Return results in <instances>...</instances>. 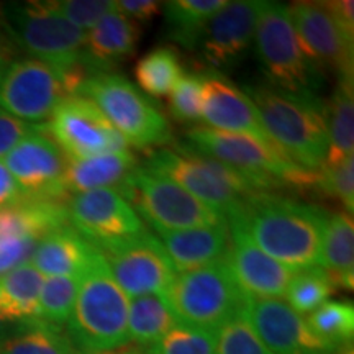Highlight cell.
<instances>
[{"label":"cell","mask_w":354,"mask_h":354,"mask_svg":"<svg viewBox=\"0 0 354 354\" xmlns=\"http://www.w3.org/2000/svg\"><path fill=\"white\" fill-rule=\"evenodd\" d=\"M264 131L274 145L305 171L317 172L326 161L325 102L317 95H294L268 84L246 87Z\"/></svg>","instance_id":"2"},{"label":"cell","mask_w":354,"mask_h":354,"mask_svg":"<svg viewBox=\"0 0 354 354\" xmlns=\"http://www.w3.org/2000/svg\"><path fill=\"white\" fill-rule=\"evenodd\" d=\"M2 162L30 201L63 202L71 197L66 189L68 158L48 135L46 127L26 136Z\"/></svg>","instance_id":"15"},{"label":"cell","mask_w":354,"mask_h":354,"mask_svg":"<svg viewBox=\"0 0 354 354\" xmlns=\"http://www.w3.org/2000/svg\"><path fill=\"white\" fill-rule=\"evenodd\" d=\"M91 76L86 64L61 73L33 57L13 61L0 73V109L24 122L43 125L68 97L77 95Z\"/></svg>","instance_id":"6"},{"label":"cell","mask_w":354,"mask_h":354,"mask_svg":"<svg viewBox=\"0 0 354 354\" xmlns=\"http://www.w3.org/2000/svg\"><path fill=\"white\" fill-rule=\"evenodd\" d=\"M326 212L304 203L259 192L246 198L227 218L238 225L263 253L292 271L320 266Z\"/></svg>","instance_id":"1"},{"label":"cell","mask_w":354,"mask_h":354,"mask_svg":"<svg viewBox=\"0 0 354 354\" xmlns=\"http://www.w3.org/2000/svg\"><path fill=\"white\" fill-rule=\"evenodd\" d=\"M81 277H46L39 292L37 320L64 330L77 299Z\"/></svg>","instance_id":"34"},{"label":"cell","mask_w":354,"mask_h":354,"mask_svg":"<svg viewBox=\"0 0 354 354\" xmlns=\"http://www.w3.org/2000/svg\"><path fill=\"white\" fill-rule=\"evenodd\" d=\"M308 328L320 342L336 351L339 348L351 346L354 336V308L351 302H326L320 308L310 313L307 318Z\"/></svg>","instance_id":"31"},{"label":"cell","mask_w":354,"mask_h":354,"mask_svg":"<svg viewBox=\"0 0 354 354\" xmlns=\"http://www.w3.org/2000/svg\"><path fill=\"white\" fill-rule=\"evenodd\" d=\"M342 354H354V353H353V348H351V346L346 348V349H344V351H343Z\"/></svg>","instance_id":"48"},{"label":"cell","mask_w":354,"mask_h":354,"mask_svg":"<svg viewBox=\"0 0 354 354\" xmlns=\"http://www.w3.org/2000/svg\"><path fill=\"white\" fill-rule=\"evenodd\" d=\"M118 192L156 233L227 223L218 212L190 196L169 177L140 165L128 176Z\"/></svg>","instance_id":"11"},{"label":"cell","mask_w":354,"mask_h":354,"mask_svg":"<svg viewBox=\"0 0 354 354\" xmlns=\"http://www.w3.org/2000/svg\"><path fill=\"white\" fill-rule=\"evenodd\" d=\"M99 251L128 299L149 294L166 299L177 271L154 234L145 232L130 241Z\"/></svg>","instance_id":"13"},{"label":"cell","mask_w":354,"mask_h":354,"mask_svg":"<svg viewBox=\"0 0 354 354\" xmlns=\"http://www.w3.org/2000/svg\"><path fill=\"white\" fill-rule=\"evenodd\" d=\"M228 228L227 263L243 294L248 299L284 297L294 271L263 253L238 225L228 223Z\"/></svg>","instance_id":"19"},{"label":"cell","mask_w":354,"mask_h":354,"mask_svg":"<svg viewBox=\"0 0 354 354\" xmlns=\"http://www.w3.org/2000/svg\"><path fill=\"white\" fill-rule=\"evenodd\" d=\"M46 127V123L43 125H35V123H28L20 120V118L12 117L10 113L3 112L0 109V161L7 156L8 153L15 148L17 145L21 143L26 136L33 135Z\"/></svg>","instance_id":"40"},{"label":"cell","mask_w":354,"mask_h":354,"mask_svg":"<svg viewBox=\"0 0 354 354\" xmlns=\"http://www.w3.org/2000/svg\"><path fill=\"white\" fill-rule=\"evenodd\" d=\"M183 73L179 56L169 46H161L149 51L148 55L141 57L135 68L138 86L154 99L169 95Z\"/></svg>","instance_id":"30"},{"label":"cell","mask_w":354,"mask_h":354,"mask_svg":"<svg viewBox=\"0 0 354 354\" xmlns=\"http://www.w3.org/2000/svg\"><path fill=\"white\" fill-rule=\"evenodd\" d=\"M353 77H338L330 104H325L328 153L325 165H338L353 158L354 149V94Z\"/></svg>","instance_id":"27"},{"label":"cell","mask_w":354,"mask_h":354,"mask_svg":"<svg viewBox=\"0 0 354 354\" xmlns=\"http://www.w3.org/2000/svg\"><path fill=\"white\" fill-rule=\"evenodd\" d=\"M146 169L167 176L225 220L241 209L246 198L266 192L253 179L233 167L179 146V149H156L146 159Z\"/></svg>","instance_id":"5"},{"label":"cell","mask_w":354,"mask_h":354,"mask_svg":"<svg viewBox=\"0 0 354 354\" xmlns=\"http://www.w3.org/2000/svg\"><path fill=\"white\" fill-rule=\"evenodd\" d=\"M77 95L94 102L127 145L146 149L165 146L172 140L165 115L120 74H94L82 84Z\"/></svg>","instance_id":"10"},{"label":"cell","mask_w":354,"mask_h":354,"mask_svg":"<svg viewBox=\"0 0 354 354\" xmlns=\"http://www.w3.org/2000/svg\"><path fill=\"white\" fill-rule=\"evenodd\" d=\"M140 354H215V331L177 323Z\"/></svg>","instance_id":"35"},{"label":"cell","mask_w":354,"mask_h":354,"mask_svg":"<svg viewBox=\"0 0 354 354\" xmlns=\"http://www.w3.org/2000/svg\"><path fill=\"white\" fill-rule=\"evenodd\" d=\"M259 64L269 86L294 95H317L322 71L305 56L300 46L289 7L266 2L254 32Z\"/></svg>","instance_id":"7"},{"label":"cell","mask_w":354,"mask_h":354,"mask_svg":"<svg viewBox=\"0 0 354 354\" xmlns=\"http://www.w3.org/2000/svg\"><path fill=\"white\" fill-rule=\"evenodd\" d=\"M6 69V56H3V50L2 46H0V73Z\"/></svg>","instance_id":"46"},{"label":"cell","mask_w":354,"mask_h":354,"mask_svg":"<svg viewBox=\"0 0 354 354\" xmlns=\"http://www.w3.org/2000/svg\"><path fill=\"white\" fill-rule=\"evenodd\" d=\"M245 315L269 354L331 353L284 299H250Z\"/></svg>","instance_id":"17"},{"label":"cell","mask_w":354,"mask_h":354,"mask_svg":"<svg viewBox=\"0 0 354 354\" xmlns=\"http://www.w3.org/2000/svg\"><path fill=\"white\" fill-rule=\"evenodd\" d=\"M203 77L197 73H183L169 94V110L174 120L183 123L202 118Z\"/></svg>","instance_id":"37"},{"label":"cell","mask_w":354,"mask_h":354,"mask_svg":"<svg viewBox=\"0 0 354 354\" xmlns=\"http://www.w3.org/2000/svg\"><path fill=\"white\" fill-rule=\"evenodd\" d=\"M156 234L177 272L216 263L227 256L230 248L228 223Z\"/></svg>","instance_id":"22"},{"label":"cell","mask_w":354,"mask_h":354,"mask_svg":"<svg viewBox=\"0 0 354 354\" xmlns=\"http://www.w3.org/2000/svg\"><path fill=\"white\" fill-rule=\"evenodd\" d=\"M328 7L331 15L342 26V30L348 35L349 38H354V2L353 0H331V2H325Z\"/></svg>","instance_id":"44"},{"label":"cell","mask_w":354,"mask_h":354,"mask_svg":"<svg viewBox=\"0 0 354 354\" xmlns=\"http://www.w3.org/2000/svg\"><path fill=\"white\" fill-rule=\"evenodd\" d=\"M115 7L118 13L125 15L135 24H149L162 12L165 3L158 0H120V2H115Z\"/></svg>","instance_id":"42"},{"label":"cell","mask_w":354,"mask_h":354,"mask_svg":"<svg viewBox=\"0 0 354 354\" xmlns=\"http://www.w3.org/2000/svg\"><path fill=\"white\" fill-rule=\"evenodd\" d=\"M66 207L71 227L97 250L130 241L146 232L135 209L115 189L74 194Z\"/></svg>","instance_id":"14"},{"label":"cell","mask_w":354,"mask_h":354,"mask_svg":"<svg viewBox=\"0 0 354 354\" xmlns=\"http://www.w3.org/2000/svg\"><path fill=\"white\" fill-rule=\"evenodd\" d=\"M110 354H140L138 351H133V349H120V351H115Z\"/></svg>","instance_id":"47"},{"label":"cell","mask_w":354,"mask_h":354,"mask_svg":"<svg viewBox=\"0 0 354 354\" xmlns=\"http://www.w3.org/2000/svg\"><path fill=\"white\" fill-rule=\"evenodd\" d=\"M305 56L318 69L353 77V39L343 32L325 2H295L289 7Z\"/></svg>","instance_id":"16"},{"label":"cell","mask_w":354,"mask_h":354,"mask_svg":"<svg viewBox=\"0 0 354 354\" xmlns=\"http://www.w3.org/2000/svg\"><path fill=\"white\" fill-rule=\"evenodd\" d=\"M138 39V24L117 10L109 13L86 33V63L94 74L110 73L135 55Z\"/></svg>","instance_id":"23"},{"label":"cell","mask_w":354,"mask_h":354,"mask_svg":"<svg viewBox=\"0 0 354 354\" xmlns=\"http://www.w3.org/2000/svg\"><path fill=\"white\" fill-rule=\"evenodd\" d=\"M335 282L330 274L320 266L294 271L284 297L299 315H310L328 302L335 290Z\"/></svg>","instance_id":"33"},{"label":"cell","mask_w":354,"mask_h":354,"mask_svg":"<svg viewBox=\"0 0 354 354\" xmlns=\"http://www.w3.org/2000/svg\"><path fill=\"white\" fill-rule=\"evenodd\" d=\"M99 253L71 225L41 238L28 263L46 277H81Z\"/></svg>","instance_id":"21"},{"label":"cell","mask_w":354,"mask_h":354,"mask_svg":"<svg viewBox=\"0 0 354 354\" xmlns=\"http://www.w3.org/2000/svg\"><path fill=\"white\" fill-rule=\"evenodd\" d=\"M21 201H25L24 192H21V189L15 183L10 172H8L6 165L0 161V209L15 205Z\"/></svg>","instance_id":"43"},{"label":"cell","mask_w":354,"mask_h":354,"mask_svg":"<svg viewBox=\"0 0 354 354\" xmlns=\"http://www.w3.org/2000/svg\"><path fill=\"white\" fill-rule=\"evenodd\" d=\"M138 166L131 151L100 154V156L69 161L66 167V189L71 194H81L94 189L118 190L128 176Z\"/></svg>","instance_id":"24"},{"label":"cell","mask_w":354,"mask_h":354,"mask_svg":"<svg viewBox=\"0 0 354 354\" xmlns=\"http://www.w3.org/2000/svg\"><path fill=\"white\" fill-rule=\"evenodd\" d=\"M46 131L69 161L127 151L123 136L87 97L71 95L55 110Z\"/></svg>","instance_id":"12"},{"label":"cell","mask_w":354,"mask_h":354,"mask_svg":"<svg viewBox=\"0 0 354 354\" xmlns=\"http://www.w3.org/2000/svg\"><path fill=\"white\" fill-rule=\"evenodd\" d=\"M0 354H76L64 330L30 320L10 338L0 343Z\"/></svg>","instance_id":"32"},{"label":"cell","mask_w":354,"mask_h":354,"mask_svg":"<svg viewBox=\"0 0 354 354\" xmlns=\"http://www.w3.org/2000/svg\"><path fill=\"white\" fill-rule=\"evenodd\" d=\"M331 198H336L344 205L346 214L354 209V159L348 158L338 165H323L317 171L315 185Z\"/></svg>","instance_id":"38"},{"label":"cell","mask_w":354,"mask_h":354,"mask_svg":"<svg viewBox=\"0 0 354 354\" xmlns=\"http://www.w3.org/2000/svg\"><path fill=\"white\" fill-rule=\"evenodd\" d=\"M177 318L165 297L141 295L128 299V338L141 348L149 346L177 325Z\"/></svg>","instance_id":"29"},{"label":"cell","mask_w":354,"mask_h":354,"mask_svg":"<svg viewBox=\"0 0 354 354\" xmlns=\"http://www.w3.org/2000/svg\"><path fill=\"white\" fill-rule=\"evenodd\" d=\"M43 281L44 277L30 263L0 276V317L13 322L35 320Z\"/></svg>","instance_id":"28"},{"label":"cell","mask_w":354,"mask_h":354,"mask_svg":"<svg viewBox=\"0 0 354 354\" xmlns=\"http://www.w3.org/2000/svg\"><path fill=\"white\" fill-rule=\"evenodd\" d=\"M320 266L330 274L335 286L353 289L354 282V225L346 212L328 215L323 233Z\"/></svg>","instance_id":"25"},{"label":"cell","mask_w":354,"mask_h":354,"mask_svg":"<svg viewBox=\"0 0 354 354\" xmlns=\"http://www.w3.org/2000/svg\"><path fill=\"white\" fill-rule=\"evenodd\" d=\"M227 0H172L165 3L166 37L185 50H197L207 25Z\"/></svg>","instance_id":"26"},{"label":"cell","mask_w":354,"mask_h":354,"mask_svg":"<svg viewBox=\"0 0 354 354\" xmlns=\"http://www.w3.org/2000/svg\"><path fill=\"white\" fill-rule=\"evenodd\" d=\"M202 118L207 128L241 133L274 145L259 120L258 110L246 92L218 73L202 74ZM276 146V145H274ZM277 148V146H276Z\"/></svg>","instance_id":"20"},{"label":"cell","mask_w":354,"mask_h":354,"mask_svg":"<svg viewBox=\"0 0 354 354\" xmlns=\"http://www.w3.org/2000/svg\"><path fill=\"white\" fill-rule=\"evenodd\" d=\"M263 0L227 2L212 17L197 50L212 68H228L243 59L254 41Z\"/></svg>","instance_id":"18"},{"label":"cell","mask_w":354,"mask_h":354,"mask_svg":"<svg viewBox=\"0 0 354 354\" xmlns=\"http://www.w3.org/2000/svg\"><path fill=\"white\" fill-rule=\"evenodd\" d=\"M310 354H333V353H310Z\"/></svg>","instance_id":"49"},{"label":"cell","mask_w":354,"mask_h":354,"mask_svg":"<svg viewBox=\"0 0 354 354\" xmlns=\"http://www.w3.org/2000/svg\"><path fill=\"white\" fill-rule=\"evenodd\" d=\"M50 3L57 13L82 32H88L104 17L117 10L112 0H55Z\"/></svg>","instance_id":"39"},{"label":"cell","mask_w":354,"mask_h":354,"mask_svg":"<svg viewBox=\"0 0 354 354\" xmlns=\"http://www.w3.org/2000/svg\"><path fill=\"white\" fill-rule=\"evenodd\" d=\"M215 354H269L245 313L225 322L215 331Z\"/></svg>","instance_id":"36"},{"label":"cell","mask_w":354,"mask_h":354,"mask_svg":"<svg viewBox=\"0 0 354 354\" xmlns=\"http://www.w3.org/2000/svg\"><path fill=\"white\" fill-rule=\"evenodd\" d=\"M38 241L0 240V276L28 263Z\"/></svg>","instance_id":"41"},{"label":"cell","mask_w":354,"mask_h":354,"mask_svg":"<svg viewBox=\"0 0 354 354\" xmlns=\"http://www.w3.org/2000/svg\"><path fill=\"white\" fill-rule=\"evenodd\" d=\"M166 300L179 323L216 331L245 313L250 299L238 287L225 256L203 268L177 272Z\"/></svg>","instance_id":"8"},{"label":"cell","mask_w":354,"mask_h":354,"mask_svg":"<svg viewBox=\"0 0 354 354\" xmlns=\"http://www.w3.org/2000/svg\"><path fill=\"white\" fill-rule=\"evenodd\" d=\"M30 320H25V322H13V320H8V318H3L0 317V343H3L6 339L10 338L15 333H19V331L24 328V326L28 323Z\"/></svg>","instance_id":"45"},{"label":"cell","mask_w":354,"mask_h":354,"mask_svg":"<svg viewBox=\"0 0 354 354\" xmlns=\"http://www.w3.org/2000/svg\"><path fill=\"white\" fill-rule=\"evenodd\" d=\"M66 335L76 354H110L130 344L128 297L113 281L100 251L79 281Z\"/></svg>","instance_id":"3"},{"label":"cell","mask_w":354,"mask_h":354,"mask_svg":"<svg viewBox=\"0 0 354 354\" xmlns=\"http://www.w3.org/2000/svg\"><path fill=\"white\" fill-rule=\"evenodd\" d=\"M180 146L233 167L253 179L266 192L287 184L297 187L315 185L317 172L302 169L274 145L250 135L196 127L187 131L185 145Z\"/></svg>","instance_id":"4"},{"label":"cell","mask_w":354,"mask_h":354,"mask_svg":"<svg viewBox=\"0 0 354 354\" xmlns=\"http://www.w3.org/2000/svg\"><path fill=\"white\" fill-rule=\"evenodd\" d=\"M3 24L33 59L68 73L86 64V32L57 13L50 2L7 3Z\"/></svg>","instance_id":"9"}]
</instances>
